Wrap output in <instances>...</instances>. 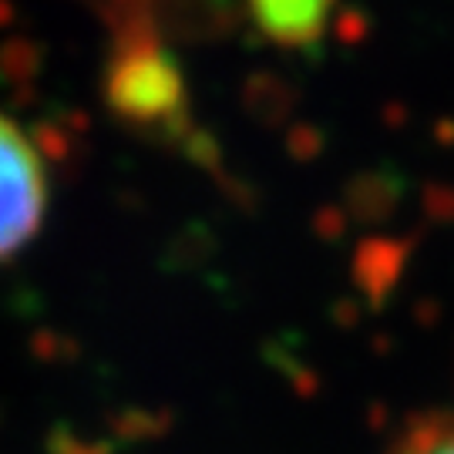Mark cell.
Returning a JSON list of instances; mask_svg holds the SVG:
<instances>
[{
	"mask_svg": "<svg viewBox=\"0 0 454 454\" xmlns=\"http://www.w3.org/2000/svg\"><path fill=\"white\" fill-rule=\"evenodd\" d=\"M48 212V165L27 131L0 114V260L37 236Z\"/></svg>",
	"mask_w": 454,
	"mask_h": 454,
	"instance_id": "obj_1",
	"label": "cell"
},
{
	"mask_svg": "<svg viewBox=\"0 0 454 454\" xmlns=\"http://www.w3.org/2000/svg\"><path fill=\"white\" fill-rule=\"evenodd\" d=\"M401 454H454V421L421 431L414 441H407Z\"/></svg>",
	"mask_w": 454,
	"mask_h": 454,
	"instance_id": "obj_3",
	"label": "cell"
},
{
	"mask_svg": "<svg viewBox=\"0 0 454 454\" xmlns=\"http://www.w3.org/2000/svg\"><path fill=\"white\" fill-rule=\"evenodd\" d=\"M249 7L270 37L300 44V41H313L320 34L330 0H249Z\"/></svg>",
	"mask_w": 454,
	"mask_h": 454,
	"instance_id": "obj_2",
	"label": "cell"
}]
</instances>
